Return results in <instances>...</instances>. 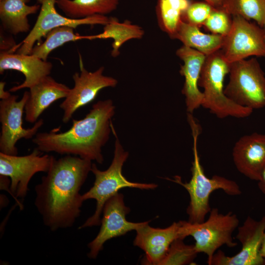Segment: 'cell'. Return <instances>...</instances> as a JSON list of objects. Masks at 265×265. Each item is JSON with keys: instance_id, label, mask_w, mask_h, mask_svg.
I'll use <instances>...</instances> for the list:
<instances>
[{"instance_id": "cell-1", "label": "cell", "mask_w": 265, "mask_h": 265, "mask_svg": "<svg viewBox=\"0 0 265 265\" xmlns=\"http://www.w3.org/2000/svg\"><path fill=\"white\" fill-rule=\"evenodd\" d=\"M92 161L73 155L54 159L35 187L34 205L51 231L71 227L83 202L80 191L91 172Z\"/></svg>"}, {"instance_id": "cell-2", "label": "cell", "mask_w": 265, "mask_h": 265, "mask_svg": "<svg viewBox=\"0 0 265 265\" xmlns=\"http://www.w3.org/2000/svg\"><path fill=\"white\" fill-rule=\"evenodd\" d=\"M114 113L111 100L99 101L83 119H73L67 131L37 132L32 141L43 153L73 155L102 164V148L108 140Z\"/></svg>"}, {"instance_id": "cell-3", "label": "cell", "mask_w": 265, "mask_h": 265, "mask_svg": "<svg viewBox=\"0 0 265 265\" xmlns=\"http://www.w3.org/2000/svg\"><path fill=\"white\" fill-rule=\"evenodd\" d=\"M187 121L191 130L193 138V159L191 168V178L188 182L183 183L181 177L175 176L174 179L166 178L184 187L188 192L190 201L186 210L189 222L199 223L203 222L212 208L209 200L211 194L215 190L221 189L230 196H237L241 193L238 185L234 181L224 177L214 175L208 177L200 163L197 148L198 136L201 128L192 113H187Z\"/></svg>"}, {"instance_id": "cell-4", "label": "cell", "mask_w": 265, "mask_h": 265, "mask_svg": "<svg viewBox=\"0 0 265 265\" xmlns=\"http://www.w3.org/2000/svg\"><path fill=\"white\" fill-rule=\"evenodd\" d=\"M111 131L115 138L114 156L109 167L106 170L99 169L95 163H92L91 172L95 176L93 186L90 189L81 195L84 202L88 199L96 201L95 211L79 229L101 224L102 212L106 202L111 197L125 187L136 188L140 189H154L158 185L132 182L128 180L122 174V167L129 157V153L125 151L121 144L116 131L111 124Z\"/></svg>"}, {"instance_id": "cell-5", "label": "cell", "mask_w": 265, "mask_h": 265, "mask_svg": "<svg viewBox=\"0 0 265 265\" xmlns=\"http://www.w3.org/2000/svg\"><path fill=\"white\" fill-rule=\"evenodd\" d=\"M230 66L221 49L206 56L198 81L204 89L201 106L219 118L247 117L253 110L236 104L224 93V81Z\"/></svg>"}, {"instance_id": "cell-6", "label": "cell", "mask_w": 265, "mask_h": 265, "mask_svg": "<svg viewBox=\"0 0 265 265\" xmlns=\"http://www.w3.org/2000/svg\"><path fill=\"white\" fill-rule=\"evenodd\" d=\"M181 233L183 238L191 236L195 240L197 252L207 256L210 265L216 251L222 246L233 248L237 245L233 234L239 226L237 215L230 212L226 214L219 212L217 208L211 209L208 219L199 223L181 220Z\"/></svg>"}, {"instance_id": "cell-7", "label": "cell", "mask_w": 265, "mask_h": 265, "mask_svg": "<svg viewBox=\"0 0 265 265\" xmlns=\"http://www.w3.org/2000/svg\"><path fill=\"white\" fill-rule=\"evenodd\" d=\"M226 96L236 104L254 109L265 107V74L257 59L230 64Z\"/></svg>"}, {"instance_id": "cell-8", "label": "cell", "mask_w": 265, "mask_h": 265, "mask_svg": "<svg viewBox=\"0 0 265 265\" xmlns=\"http://www.w3.org/2000/svg\"><path fill=\"white\" fill-rule=\"evenodd\" d=\"M55 158L35 148L29 154L23 156L9 155L0 152V175L10 179V194L15 199L21 210L22 204L17 198L26 195L28 184L38 172L47 173Z\"/></svg>"}, {"instance_id": "cell-9", "label": "cell", "mask_w": 265, "mask_h": 265, "mask_svg": "<svg viewBox=\"0 0 265 265\" xmlns=\"http://www.w3.org/2000/svg\"><path fill=\"white\" fill-rule=\"evenodd\" d=\"M221 50L230 64L249 56L265 57V29L241 16H232V26L224 36Z\"/></svg>"}, {"instance_id": "cell-10", "label": "cell", "mask_w": 265, "mask_h": 265, "mask_svg": "<svg viewBox=\"0 0 265 265\" xmlns=\"http://www.w3.org/2000/svg\"><path fill=\"white\" fill-rule=\"evenodd\" d=\"M29 91H26L22 98L17 100L18 96L11 95L0 101V152L9 155H18L17 142L21 139L33 138L44 124L43 119L38 120L29 128L23 127V115Z\"/></svg>"}, {"instance_id": "cell-11", "label": "cell", "mask_w": 265, "mask_h": 265, "mask_svg": "<svg viewBox=\"0 0 265 265\" xmlns=\"http://www.w3.org/2000/svg\"><path fill=\"white\" fill-rule=\"evenodd\" d=\"M56 0H37L41 5L40 12L33 27L26 37L13 50L12 53L30 54L35 44L45 37L54 28L69 26L76 28L82 25L105 26L110 17L106 15H96L80 19H73L59 13L55 8Z\"/></svg>"}, {"instance_id": "cell-12", "label": "cell", "mask_w": 265, "mask_h": 265, "mask_svg": "<svg viewBox=\"0 0 265 265\" xmlns=\"http://www.w3.org/2000/svg\"><path fill=\"white\" fill-rule=\"evenodd\" d=\"M79 58L80 72H75L72 77L74 86L59 105L63 112L62 120L64 123H68L79 108L93 101L101 90L114 87L118 83L115 78L103 75V66L94 72L87 71L80 55Z\"/></svg>"}, {"instance_id": "cell-13", "label": "cell", "mask_w": 265, "mask_h": 265, "mask_svg": "<svg viewBox=\"0 0 265 265\" xmlns=\"http://www.w3.org/2000/svg\"><path fill=\"white\" fill-rule=\"evenodd\" d=\"M130 212V209L125 205L124 196L121 193H117L106 202L100 231L94 239L88 244L89 252L87 256L89 258L95 259L106 241L132 230L136 231L150 221L130 222L126 218Z\"/></svg>"}, {"instance_id": "cell-14", "label": "cell", "mask_w": 265, "mask_h": 265, "mask_svg": "<svg viewBox=\"0 0 265 265\" xmlns=\"http://www.w3.org/2000/svg\"><path fill=\"white\" fill-rule=\"evenodd\" d=\"M237 229L236 238L241 243L240 250L233 256H228L218 250L214 254L210 265H264L260 249L265 232V215L259 220L248 216Z\"/></svg>"}, {"instance_id": "cell-15", "label": "cell", "mask_w": 265, "mask_h": 265, "mask_svg": "<svg viewBox=\"0 0 265 265\" xmlns=\"http://www.w3.org/2000/svg\"><path fill=\"white\" fill-rule=\"evenodd\" d=\"M181 227L180 220L165 228H154L147 223L137 229L133 245L145 252L142 264L159 265L171 243L178 238H183Z\"/></svg>"}, {"instance_id": "cell-16", "label": "cell", "mask_w": 265, "mask_h": 265, "mask_svg": "<svg viewBox=\"0 0 265 265\" xmlns=\"http://www.w3.org/2000/svg\"><path fill=\"white\" fill-rule=\"evenodd\" d=\"M232 156L238 172L259 181L265 169V134L253 132L241 137L233 147Z\"/></svg>"}, {"instance_id": "cell-17", "label": "cell", "mask_w": 265, "mask_h": 265, "mask_svg": "<svg viewBox=\"0 0 265 265\" xmlns=\"http://www.w3.org/2000/svg\"><path fill=\"white\" fill-rule=\"evenodd\" d=\"M53 65L32 54L0 52V74L8 70L22 73L24 81L20 84L11 87L9 91L14 92L24 88H30L51 74Z\"/></svg>"}, {"instance_id": "cell-18", "label": "cell", "mask_w": 265, "mask_h": 265, "mask_svg": "<svg viewBox=\"0 0 265 265\" xmlns=\"http://www.w3.org/2000/svg\"><path fill=\"white\" fill-rule=\"evenodd\" d=\"M176 53L183 61L180 70V74L185 78L182 93L185 96L187 113H192L203 102V94L199 89L198 81L206 55L184 45Z\"/></svg>"}, {"instance_id": "cell-19", "label": "cell", "mask_w": 265, "mask_h": 265, "mask_svg": "<svg viewBox=\"0 0 265 265\" xmlns=\"http://www.w3.org/2000/svg\"><path fill=\"white\" fill-rule=\"evenodd\" d=\"M70 88L48 76L34 85L29 91V96L25 106V120L35 123L42 113L53 103L65 98Z\"/></svg>"}, {"instance_id": "cell-20", "label": "cell", "mask_w": 265, "mask_h": 265, "mask_svg": "<svg viewBox=\"0 0 265 265\" xmlns=\"http://www.w3.org/2000/svg\"><path fill=\"white\" fill-rule=\"evenodd\" d=\"M30 0H0V20L2 28L10 34L17 35L30 30L28 16L40 9L37 3L28 5Z\"/></svg>"}, {"instance_id": "cell-21", "label": "cell", "mask_w": 265, "mask_h": 265, "mask_svg": "<svg viewBox=\"0 0 265 265\" xmlns=\"http://www.w3.org/2000/svg\"><path fill=\"white\" fill-rule=\"evenodd\" d=\"M199 28L182 22L170 38L180 40L183 45L196 50L206 56L221 49L224 36L206 34L201 32Z\"/></svg>"}, {"instance_id": "cell-22", "label": "cell", "mask_w": 265, "mask_h": 265, "mask_svg": "<svg viewBox=\"0 0 265 265\" xmlns=\"http://www.w3.org/2000/svg\"><path fill=\"white\" fill-rule=\"evenodd\" d=\"M144 35V31L141 26L128 20L120 22L117 18L110 17L109 22L104 26L102 33L88 35L87 39H113L111 55L116 57L120 54L119 49L125 43L131 39H140Z\"/></svg>"}, {"instance_id": "cell-23", "label": "cell", "mask_w": 265, "mask_h": 265, "mask_svg": "<svg viewBox=\"0 0 265 265\" xmlns=\"http://www.w3.org/2000/svg\"><path fill=\"white\" fill-rule=\"evenodd\" d=\"M120 0H56V5L67 17L80 19L114 11Z\"/></svg>"}, {"instance_id": "cell-24", "label": "cell", "mask_w": 265, "mask_h": 265, "mask_svg": "<svg viewBox=\"0 0 265 265\" xmlns=\"http://www.w3.org/2000/svg\"><path fill=\"white\" fill-rule=\"evenodd\" d=\"M192 0H158L156 7L159 26L171 37L177 31Z\"/></svg>"}, {"instance_id": "cell-25", "label": "cell", "mask_w": 265, "mask_h": 265, "mask_svg": "<svg viewBox=\"0 0 265 265\" xmlns=\"http://www.w3.org/2000/svg\"><path fill=\"white\" fill-rule=\"evenodd\" d=\"M74 29L69 26L53 28L48 33L43 42L34 46L30 54L47 61L49 55L53 50L64 44L79 40L87 39V35L76 34Z\"/></svg>"}, {"instance_id": "cell-26", "label": "cell", "mask_w": 265, "mask_h": 265, "mask_svg": "<svg viewBox=\"0 0 265 265\" xmlns=\"http://www.w3.org/2000/svg\"><path fill=\"white\" fill-rule=\"evenodd\" d=\"M232 16L253 20L261 27L265 22V0H223L221 7Z\"/></svg>"}, {"instance_id": "cell-27", "label": "cell", "mask_w": 265, "mask_h": 265, "mask_svg": "<svg viewBox=\"0 0 265 265\" xmlns=\"http://www.w3.org/2000/svg\"><path fill=\"white\" fill-rule=\"evenodd\" d=\"M198 254L194 244H186L184 242V239L178 238L171 243L159 265L192 264Z\"/></svg>"}, {"instance_id": "cell-28", "label": "cell", "mask_w": 265, "mask_h": 265, "mask_svg": "<svg viewBox=\"0 0 265 265\" xmlns=\"http://www.w3.org/2000/svg\"><path fill=\"white\" fill-rule=\"evenodd\" d=\"M231 15L221 9L214 8L203 26L212 34L226 35L232 24Z\"/></svg>"}, {"instance_id": "cell-29", "label": "cell", "mask_w": 265, "mask_h": 265, "mask_svg": "<svg viewBox=\"0 0 265 265\" xmlns=\"http://www.w3.org/2000/svg\"><path fill=\"white\" fill-rule=\"evenodd\" d=\"M213 9L204 1H192L183 16V21L199 27L203 26Z\"/></svg>"}, {"instance_id": "cell-30", "label": "cell", "mask_w": 265, "mask_h": 265, "mask_svg": "<svg viewBox=\"0 0 265 265\" xmlns=\"http://www.w3.org/2000/svg\"><path fill=\"white\" fill-rule=\"evenodd\" d=\"M3 29H0V52H12L16 46L14 39L12 36L5 35Z\"/></svg>"}, {"instance_id": "cell-31", "label": "cell", "mask_w": 265, "mask_h": 265, "mask_svg": "<svg viewBox=\"0 0 265 265\" xmlns=\"http://www.w3.org/2000/svg\"><path fill=\"white\" fill-rule=\"evenodd\" d=\"M5 84L4 81L0 82V99L1 100L7 98L11 95L10 92L4 90Z\"/></svg>"}, {"instance_id": "cell-32", "label": "cell", "mask_w": 265, "mask_h": 265, "mask_svg": "<svg viewBox=\"0 0 265 265\" xmlns=\"http://www.w3.org/2000/svg\"><path fill=\"white\" fill-rule=\"evenodd\" d=\"M258 186L261 191L265 195V169L262 174L261 180L258 181Z\"/></svg>"}, {"instance_id": "cell-33", "label": "cell", "mask_w": 265, "mask_h": 265, "mask_svg": "<svg viewBox=\"0 0 265 265\" xmlns=\"http://www.w3.org/2000/svg\"><path fill=\"white\" fill-rule=\"evenodd\" d=\"M208 3L214 8L219 9L221 7L223 0H203Z\"/></svg>"}, {"instance_id": "cell-34", "label": "cell", "mask_w": 265, "mask_h": 265, "mask_svg": "<svg viewBox=\"0 0 265 265\" xmlns=\"http://www.w3.org/2000/svg\"><path fill=\"white\" fill-rule=\"evenodd\" d=\"M261 256L265 260V232L263 235L260 249Z\"/></svg>"}, {"instance_id": "cell-35", "label": "cell", "mask_w": 265, "mask_h": 265, "mask_svg": "<svg viewBox=\"0 0 265 265\" xmlns=\"http://www.w3.org/2000/svg\"><path fill=\"white\" fill-rule=\"evenodd\" d=\"M264 27H265V24H264Z\"/></svg>"}, {"instance_id": "cell-36", "label": "cell", "mask_w": 265, "mask_h": 265, "mask_svg": "<svg viewBox=\"0 0 265 265\" xmlns=\"http://www.w3.org/2000/svg\"><path fill=\"white\" fill-rule=\"evenodd\" d=\"M264 261H265V263H264V265H265V260H264Z\"/></svg>"}, {"instance_id": "cell-37", "label": "cell", "mask_w": 265, "mask_h": 265, "mask_svg": "<svg viewBox=\"0 0 265 265\" xmlns=\"http://www.w3.org/2000/svg\"></svg>"}]
</instances>
